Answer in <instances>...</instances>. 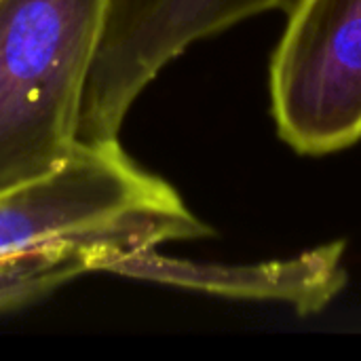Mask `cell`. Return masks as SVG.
Returning a JSON list of instances; mask_svg holds the SVG:
<instances>
[{
    "instance_id": "6da1fadb",
    "label": "cell",
    "mask_w": 361,
    "mask_h": 361,
    "mask_svg": "<svg viewBox=\"0 0 361 361\" xmlns=\"http://www.w3.org/2000/svg\"><path fill=\"white\" fill-rule=\"evenodd\" d=\"M104 8L106 0H0V192L76 148Z\"/></svg>"
},
{
    "instance_id": "7a4b0ae2",
    "label": "cell",
    "mask_w": 361,
    "mask_h": 361,
    "mask_svg": "<svg viewBox=\"0 0 361 361\" xmlns=\"http://www.w3.org/2000/svg\"><path fill=\"white\" fill-rule=\"evenodd\" d=\"M212 228L178 192L140 169L118 142L76 144L53 171L0 192V254L70 239H108L135 260Z\"/></svg>"
},
{
    "instance_id": "3957f363",
    "label": "cell",
    "mask_w": 361,
    "mask_h": 361,
    "mask_svg": "<svg viewBox=\"0 0 361 361\" xmlns=\"http://www.w3.org/2000/svg\"><path fill=\"white\" fill-rule=\"evenodd\" d=\"M271 59L279 137L322 157L361 140V0H296Z\"/></svg>"
},
{
    "instance_id": "277c9868",
    "label": "cell",
    "mask_w": 361,
    "mask_h": 361,
    "mask_svg": "<svg viewBox=\"0 0 361 361\" xmlns=\"http://www.w3.org/2000/svg\"><path fill=\"white\" fill-rule=\"evenodd\" d=\"M296 0H106L82 89L78 142L118 137L125 114L146 85L190 44Z\"/></svg>"
},
{
    "instance_id": "5b68a950",
    "label": "cell",
    "mask_w": 361,
    "mask_h": 361,
    "mask_svg": "<svg viewBox=\"0 0 361 361\" xmlns=\"http://www.w3.org/2000/svg\"><path fill=\"white\" fill-rule=\"evenodd\" d=\"M343 252L345 245L338 241L290 260L258 264H192L159 258L152 250L129 260L118 271L218 296L281 300L294 305L298 313H315L324 309L347 281L341 262Z\"/></svg>"
},
{
    "instance_id": "8992f818",
    "label": "cell",
    "mask_w": 361,
    "mask_h": 361,
    "mask_svg": "<svg viewBox=\"0 0 361 361\" xmlns=\"http://www.w3.org/2000/svg\"><path fill=\"white\" fill-rule=\"evenodd\" d=\"M131 254L108 239H70L0 254V309L27 302L95 269H121Z\"/></svg>"
}]
</instances>
